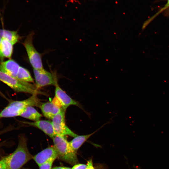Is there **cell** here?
I'll return each mask as SVG.
<instances>
[{
	"instance_id": "cell-1",
	"label": "cell",
	"mask_w": 169,
	"mask_h": 169,
	"mask_svg": "<svg viewBox=\"0 0 169 169\" xmlns=\"http://www.w3.org/2000/svg\"><path fill=\"white\" fill-rule=\"evenodd\" d=\"M33 156L29 152L27 146V140L23 134L18 136L17 147L9 155L7 169H21Z\"/></svg>"
},
{
	"instance_id": "cell-2",
	"label": "cell",
	"mask_w": 169,
	"mask_h": 169,
	"mask_svg": "<svg viewBox=\"0 0 169 169\" xmlns=\"http://www.w3.org/2000/svg\"><path fill=\"white\" fill-rule=\"evenodd\" d=\"M41 104L36 94L33 95L28 98L22 100H11L0 112V119L20 116L27 106L39 107Z\"/></svg>"
},
{
	"instance_id": "cell-3",
	"label": "cell",
	"mask_w": 169,
	"mask_h": 169,
	"mask_svg": "<svg viewBox=\"0 0 169 169\" xmlns=\"http://www.w3.org/2000/svg\"><path fill=\"white\" fill-rule=\"evenodd\" d=\"M52 139L58 159L72 165L79 163L77 153L72 149L64 137L56 135Z\"/></svg>"
},
{
	"instance_id": "cell-4",
	"label": "cell",
	"mask_w": 169,
	"mask_h": 169,
	"mask_svg": "<svg viewBox=\"0 0 169 169\" xmlns=\"http://www.w3.org/2000/svg\"><path fill=\"white\" fill-rule=\"evenodd\" d=\"M0 81L14 91L34 94L41 93L35 84L20 80L0 70Z\"/></svg>"
},
{
	"instance_id": "cell-5",
	"label": "cell",
	"mask_w": 169,
	"mask_h": 169,
	"mask_svg": "<svg viewBox=\"0 0 169 169\" xmlns=\"http://www.w3.org/2000/svg\"><path fill=\"white\" fill-rule=\"evenodd\" d=\"M34 35L32 32L26 37L23 44L25 49L29 62L34 69H44L40 54L35 48L33 43Z\"/></svg>"
},
{
	"instance_id": "cell-6",
	"label": "cell",
	"mask_w": 169,
	"mask_h": 169,
	"mask_svg": "<svg viewBox=\"0 0 169 169\" xmlns=\"http://www.w3.org/2000/svg\"><path fill=\"white\" fill-rule=\"evenodd\" d=\"M66 111L63 109L55 115L52 120V123L56 135L64 137L69 136L74 137L78 135L71 131L66 125L65 120Z\"/></svg>"
},
{
	"instance_id": "cell-7",
	"label": "cell",
	"mask_w": 169,
	"mask_h": 169,
	"mask_svg": "<svg viewBox=\"0 0 169 169\" xmlns=\"http://www.w3.org/2000/svg\"><path fill=\"white\" fill-rule=\"evenodd\" d=\"M35 85L38 89L49 85L55 86L57 83L56 78L51 73L44 69H33Z\"/></svg>"
},
{
	"instance_id": "cell-8",
	"label": "cell",
	"mask_w": 169,
	"mask_h": 169,
	"mask_svg": "<svg viewBox=\"0 0 169 169\" xmlns=\"http://www.w3.org/2000/svg\"><path fill=\"white\" fill-rule=\"evenodd\" d=\"M55 97L60 103L62 109L66 111L71 105H75L83 109L79 103L73 99L69 96L58 85L57 82L55 85Z\"/></svg>"
},
{
	"instance_id": "cell-9",
	"label": "cell",
	"mask_w": 169,
	"mask_h": 169,
	"mask_svg": "<svg viewBox=\"0 0 169 169\" xmlns=\"http://www.w3.org/2000/svg\"><path fill=\"white\" fill-rule=\"evenodd\" d=\"M58 158L57 152L54 146H49L33 156V159L39 166L51 159Z\"/></svg>"
},
{
	"instance_id": "cell-10",
	"label": "cell",
	"mask_w": 169,
	"mask_h": 169,
	"mask_svg": "<svg viewBox=\"0 0 169 169\" xmlns=\"http://www.w3.org/2000/svg\"><path fill=\"white\" fill-rule=\"evenodd\" d=\"M23 122L29 126L38 128L52 138L56 135L52 122L49 120H39L34 122L25 121Z\"/></svg>"
},
{
	"instance_id": "cell-11",
	"label": "cell",
	"mask_w": 169,
	"mask_h": 169,
	"mask_svg": "<svg viewBox=\"0 0 169 169\" xmlns=\"http://www.w3.org/2000/svg\"><path fill=\"white\" fill-rule=\"evenodd\" d=\"M39 107L43 115L50 119H52L62 110L60 107L52 101L41 103Z\"/></svg>"
},
{
	"instance_id": "cell-12",
	"label": "cell",
	"mask_w": 169,
	"mask_h": 169,
	"mask_svg": "<svg viewBox=\"0 0 169 169\" xmlns=\"http://www.w3.org/2000/svg\"><path fill=\"white\" fill-rule=\"evenodd\" d=\"M20 66L15 60L10 59L0 63V70L16 78Z\"/></svg>"
},
{
	"instance_id": "cell-13",
	"label": "cell",
	"mask_w": 169,
	"mask_h": 169,
	"mask_svg": "<svg viewBox=\"0 0 169 169\" xmlns=\"http://www.w3.org/2000/svg\"><path fill=\"white\" fill-rule=\"evenodd\" d=\"M107 123H106L104 124L99 129L90 134L86 135H78L74 137L72 140L69 142L70 146L72 149L74 151L77 153L79 149L90 136Z\"/></svg>"
},
{
	"instance_id": "cell-14",
	"label": "cell",
	"mask_w": 169,
	"mask_h": 169,
	"mask_svg": "<svg viewBox=\"0 0 169 169\" xmlns=\"http://www.w3.org/2000/svg\"><path fill=\"white\" fill-rule=\"evenodd\" d=\"M13 45L8 40L2 38L0 44V60L3 61L5 58L10 59L13 51Z\"/></svg>"
},
{
	"instance_id": "cell-15",
	"label": "cell",
	"mask_w": 169,
	"mask_h": 169,
	"mask_svg": "<svg viewBox=\"0 0 169 169\" xmlns=\"http://www.w3.org/2000/svg\"><path fill=\"white\" fill-rule=\"evenodd\" d=\"M0 36L2 38L9 41L13 45L17 43L21 38L17 31L4 29H0Z\"/></svg>"
},
{
	"instance_id": "cell-16",
	"label": "cell",
	"mask_w": 169,
	"mask_h": 169,
	"mask_svg": "<svg viewBox=\"0 0 169 169\" xmlns=\"http://www.w3.org/2000/svg\"><path fill=\"white\" fill-rule=\"evenodd\" d=\"M20 116L35 121L40 120L42 115L33 106H28L26 107Z\"/></svg>"
},
{
	"instance_id": "cell-17",
	"label": "cell",
	"mask_w": 169,
	"mask_h": 169,
	"mask_svg": "<svg viewBox=\"0 0 169 169\" xmlns=\"http://www.w3.org/2000/svg\"><path fill=\"white\" fill-rule=\"evenodd\" d=\"M16 79L28 83H33V79L30 72L27 69L20 66Z\"/></svg>"
},
{
	"instance_id": "cell-18",
	"label": "cell",
	"mask_w": 169,
	"mask_h": 169,
	"mask_svg": "<svg viewBox=\"0 0 169 169\" xmlns=\"http://www.w3.org/2000/svg\"><path fill=\"white\" fill-rule=\"evenodd\" d=\"M169 7V0H168V2L165 5L164 7L161 8L159 12H158L156 14H155L154 16L151 17L149 19L147 20L146 21L143 23L142 29L143 30L145 29L146 27L150 23V22L157 15L159 14L162 11L166 9L168 7Z\"/></svg>"
},
{
	"instance_id": "cell-19",
	"label": "cell",
	"mask_w": 169,
	"mask_h": 169,
	"mask_svg": "<svg viewBox=\"0 0 169 169\" xmlns=\"http://www.w3.org/2000/svg\"><path fill=\"white\" fill-rule=\"evenodd\" d=\"M9 155L0 160V169H7Z\"/></svg>"
},
{
	"instance_id": "cell-20",
	"label": "cell",
	"mask_w": 169,
	"mask_h": 169,
	"mask_svg": "<svg viewBox=\"0 0 169 169\" xmlns=\"http://www.w3.org/2000/svg\"><path fill=\"white\" fill-rule=\"evenodd\" d=\"M55 159H51L39 166V169H51L53 163Z\"/></svg>"
},
{
	"instance_id": "cell-21",
	"label": "cell",
	"mask_w": 169,
	"mask_h": 169,
	"mask_svg": "<svg viewBox=\"0 0 169 169\" xmlns=\"http://www.w3.org/2000/svg\"><path fill=\"white\" fill-rule=\"evenodd\" d=\"M87 164L78 163L74 165L72 169H86Z\"/></svg>"
},
{
	"instance_id": "cell-22",
	"label": "cell",
	"mask_w": 169,
	"mask_h": 169,
	"mask_svg": "<svg viewBox=\"0 0 169 169\" xmlns=\"http://www.w3.org/2000/svg\"><path fill=\"white\" fill-rule=\"evenodd\" d=\"M87 167L86 169H97L96 167L94 166L92 158H91L87 161Z\"/></svg>"
},
{
	"instance_id": "cell-23",
	"label": "cell",
	"mask_w": 169,
	"mask_h": 169,
	"mask_svg": "<svg viewBox=\"0 0 169 169\" xmlns=\"http://www.w3.org/2000/svg\"><path fill=\"white\" fill-rule=\"evenodd\" d=\"M13 129V128H12V127H8L3 130L0 131V135L7 132L10 131L12 130Z\"/></svg>"
},
{
	"instance_id": "cell-24",
	"label": "cell",
	"mask_w": 169,
	"mask_h": 169,
	"mask_svg": "<svg viewBox=\"0 0 169 169\" xmlns=\"http://www.w3.org/2000/svg\"><path fill=\"white\" fill-rule=\"evenodd\" d=\"M52 169H72L71 168L69 167L64 166H55Z\"/></svg>"
},
{
	"instance_id": "cell-25",
	"label": "cell",
	"mask_w": 169,
	"mask_h": 169,
	"mask_svg": "<svg viewBox=\"0 0 169 169\" xmlns=\"http://www.w3.org/2000/svg\"><path fill=\"white\" fill-rule=\"evenodd\" d=\"M6 142L5 141H3L0 142V148L2 146H4L6 144Z\"/></svg>"
},
{
	"instance_id": "cell-26",
	"label": "cell",
	"mask_w": 169,
	"mask_h": 169,
	"mask_svg": "<svg viewBox=\"0 0 169 169\" xmlns=\"http://www.w3.org/2000/svg\"><path fill=\"white\" fill-rule=\"evenodd\" d=\"M2 39V38L0 36V43H1V41Z\"/></svg>"
}]
</instances>
